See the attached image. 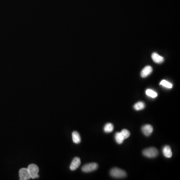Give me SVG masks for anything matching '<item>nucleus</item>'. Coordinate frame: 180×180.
I'll return each instance as SVG.
<instances>
[{
  "label": "nucleus",
  "instance_id": "nucleus-1",
  "mask_svg": "<svg viewBox=\"0 0 180 180\" xmlns=\"http://www.w3.org/2000/svg\"><path fill=\"white\" fill-rule=\"evenodd\" d=\"M110 175L111 176L116 178H123L127 176V174L125 171L118 168L111 169Z\"/></svg>",
  "mask_w": 180,
  "mask_h": 180
},
{
  "label": "nucleus",
  "instance_id": "nucleus-2",
  "mask_svg": "<svg viewBox=\"0 0 180 180\" xmlns=\"http://www.w3.org/2000/svg\"><path fill=\"white\" fill-rule=\"evenodd\" d=\"M27 169L30 173L31 178L34 179L39 177V176L38 175L39 169L37 165L34 164H30Z\"/></svg>",
  "mask_w": 180,
  "mask_h": 180
},
{
  "label": "nucleus",
  "instance_id": "nucleus-3",
  "mask_svg": "<svg viewBox=\"0 0 180 180\" xmlns=\"http://www.w3.org/2000/svg\"><path fill=\"white\" fill-rule=\"evenodd\" d=\"M158 153L159 152L157 149L154 147L145 149L143 152V155L145 156L150 158H155L158 155Z\"/></svg>",
  "mask_w": 180,
  "mask_h": 180
},
{
  "label": "nucleus",
  "instance_id": "nucleus-4",
  "mask_svg": "<svg viewBox=\"0 0 180 180\" xmlns=\"http://www.w3.org/2000/svg\"><path fill=\"white\" fill-rule=\"evenodd\" d=\"M98 168V165L96 163H91L86 164L82 167L83 172L85 173H90L96 170Z\"/></svg>",
  "mask_w": 180,
  "mask_h": 180
},
{
  "label": "nucleus",
  "instance_id": "nucleus-5",
  "mask_svg": "<svg viewBox=\"0 0 180 180\" xmlns=\"http://www.w3.org/2000/svg\"><path fill=\"white\" fill-rule=\"evenodd\" d=\"M19 177L21 180H28L31 179L30 173L27 168H22L19 171Z\"/></svg>",
  "mask_w": 180,
  "mask_h": 180
},
{
  "label": "nucleus",
  "instance_id": "nucleus-6",
  "mask_svg": "<svg viewBox=\"0 0 180 180\" xmlns=\"http://www.w3.org/2000/svg\"><path fill=\"white\" fill-rule=\"evenodd\" d=\"M81 165V160L79 157H75L72 161L70 165V168L71 170H76L77 168Z\"/></svg>",
  "mask_w": 180,
  "mask_h": 180
},
{
  "label": "nucleus",
  "instance_id": "nucleus-7",
  "mask_svg": "<svg viewBox=\"0 0 180 180\" xmlns=\"http://www.w3.org/2000/svg\"><path fill=\"white\" fill-rule=\"evenodd\" d=\"M142 131L145 135L149 136L153 132V128L150 125H145L142 127Z\"/></svg>",
  "mask_w": 180,
  "mask_h": 180
},
{
  "label": "nucleus",
  "instance_id": "nucleus-8",
  "mask_svg": "<svg viewBox=\"0 0 180 180\" xmlns=\"http://www.w3.org/2000/svg\"><path fill=\"white\" fill-rule=\"evenodd\" d=\"M153 71V69L152 67L150 66H146L143 69L141 73V76L142 78H146L148 77L149 75L151 74Z\"/></svg>",
  "mask_w": 180,
  "mask_h": 180
},
{
  "label": "nucleus",
  "instance_id": "nucleus-9",
  "mask_svg": "<svg viewBox=\"0 0 180 180\" xmlns=\"http://www.w3.org/2000/svg\"><path fill=\"white\" fill-rule=\"evenodd\" d=\"M152 58L153 61L156 63L160 64L163 63L164 61V59L163 57L159 55L156 53H153L152 55Z\"/></svg>",
  "mask_w": 180,
  "mask_h": 180
},
{
  "label": "nucleus",
  "instance_id": "nucleus-10",
  "mask_svg": "<svg viewBox=\"0 0 180 180\" xmlns=\"http://www.w3.org/2000/svg\"><path fill=\"white\" fill-rule=\"evenodd\" d=\"M163 154L166 158H170L172 156L171 148L169 146H166L163 148Z\"/></svg>",
  "mask_w": 180,
  "mask_h": 180
},
{
  "label": "nucleus",
  "instance_id": "nucleus-11",
  "mask_svg": "<svg viewBox=\"0 0 180 180\" xmlns=\"http://www.w3.org/2000/svg\"><path fill=\"white\" fill-rule=\"evenodd\" d=\"M72 139L74 143L75 144H79L81 141V136L79 133L77 131H74L72 133Z\"/></svg>",
  "mask_w": 180,
  "mask_h": 180
},
{
  "label": "nucleus",
  "instance_id": "nucleus-12",
  "mask_svg": "<svg viewBox=\"0 0 180 180\" xmlns=\"http://www.w3.org/2000/svg\"><path fill=\"white\" fill-rule=\"evenodd\" d=\"M145 107V104L143 102H137L134 106V108L137 111L142 110L144 109Z\"/></svg>",
  "mask_w": 180,
  "mask_h": 180
},
{
  "label": "nucleus",
  "instance_id": "nucleus-13",
  "mask_svg": "<svg viewBox=\"0 0 180 180\" xmlns=\"http://www.w3.org/2000/svg\"><path fill=\"white\" fill-rule=\"evenodd\" d=\"M116 141L118 144H121L123 143L124 139L122 136L121 133H116L115 135Z\"/></svg>",
  "mask_w": 180,
  "mask_h": 180
},
{
  "label": "nucleus",
  "instance_id": "nucleus-14",
  "mask_svg": "<svg viewBox=\"0 0 180 180\" xmlns=\"http://www.w3.org/2000/svg\"><path fill=\"white\" fill-rule=\"evenodd\" d=\"M104 131L106 133H110L113 131L114 130V126L111 123H108L105 126Z\"/></svg>",
  "mask_w": 180,
  "mask_h": 180
},
{
  "label": "nucleus",
  "instance_id": "nucleus-15",
  "mask_svg": "<svg viewBox=\"0 0 180 180\" xmlns=\"http://www.w3.org/2000/svg\"><path fill=\"white\" fill-rule=\"evenodd\" d=\"M146 94L147 96L151 97V98H155L158 96V94H157L156 92L151 89L147 90L146 91Z\"/></svg>",
  "mask_w": 180,
  "mask_h": 180
},
{
  "label": "nucleus",
  "instance_id": "nucleus-16",
  "mask_svg": "<svg viewBox=\"0 0 180 180\" xmlns=\"http://www.w3.org/2000/svg\"><path fill=\"white\" fill-rule=\"evenodd\" d=\"M160 84L162 86H164V87H166V88H167L171 89L173 87V85L171 83H170V82H168V81H166V80H163L161 82H160Z\"/></svg>",
  "mask_w": 180,
  "mask_h": 180
},
{
  "label": "nucleus",
  "instance_id": "nucleus-17",
  "mask_svg": "<svg viewBox=\"0 0 180 180\" xmlns=\"http://www.w3.org/2000/svg\"><path fill=\"white\" fill-rule=\"evenodd\" d=\"M121 134H122V136L125 139H126L127 138L129 137L130 136V133L129 131L127 129H123V130L120 132Z\"/></svg>",
  "mask_w": 180,
  "mask_h": 180
}]
</instances>
